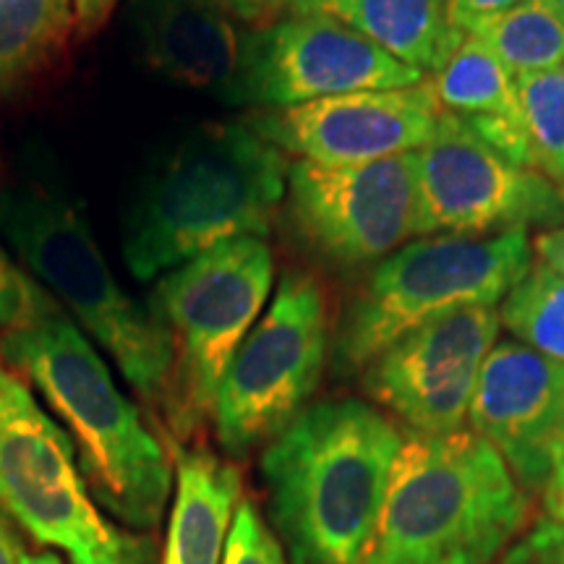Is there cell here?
<instances>
[{
    "mask_svg": "<svg viewBox=\"0 0 564 564\" xmlns=\"http://www.w3.org/2000/svg\"><path fill=\"white\" fill-rule=\"evenodd\" d=\"M533 253L539 257L541 264L564 274V225L552 230H541L533 238Z\"/></svg>",
    "mask_w": 564,
    "mask_h": 564,
    "instance_id": "obj_30",
    "label": "cell"
},
{
    "mask_svg": "<svg viewBox=\"0 0 564 564\" xmlns=\"http://www.w3.org/2000/svg\"><path fill=\"white\" fill-rule=\"evenodd\" d=\"M528 514V494L476 432L405 434L361 564H497Z\"/></svg>",
    "mask_w": 564,
    "mask_h": 564,
    "instance_id": "obj_4",
    "label": "cell"
},
{
    "mask_svg": "<svg viewBox=\"0 0 564 564\" xmlns=\"http://www.w3.org/2000/svg\"><path fill=\"white\" fill-rule=\"evenodd\" d=\"M429 82L444 110L514 165L535 171L518 82L484 45L465 37Z\"/></svg>",
    "mask_w": 564,
    "mask_h": 564,
    "instance_id": "obj_18",
    "label": "cell"
},
{
    "mask_svg": "<svg viewBox=\"0 0 564 564\" xmlns=\"http://www.w3.org/2000/svg\"><path fill=\"white\" fill-rule=\"evenodd\" d=\"M0 514L66 564H154L147 535L95 502L74 444L30 384L0 361Z\"/></svg>",
    "mask_w": 564,
    "mask_h": 564,
    "instance_id": "obj_7",
    "label": "cell"
},
{
    "mask_svg": "<svg viewBox=\"0 0 564 564\" xmlns=\"http://www.w3.org/2000/svg\"><path fill=\"white\" fill-rule=\"evenodd\" d=\"M499 329L497 306H468L426 322L366 366L364 392L408 434L460 432Z\"/></svg>",
    "mask_w": 564,
    "mask_h": 564,
    "instance_id": "obj_13",
    "label": "cell"
},
{
    "mask_svg": "<svg viewBox=\"0 0 564 564\" xmlns=\"http://www.w3.org/2000/svg\"><path fill=\"white\" fill-rule=\"evenodd\" d=\"M118 0H74V19L76 32L82 37H91L97 30L108 24L110 13L116 11Z\"/></svg>",
    "mask_w": 564,
    "mask_h": 564,
    "instance_id": "obj_29",
    "label": "cell"
},
{
    "mask_svg": "<svg viewBox=\"0 0 564 564\" xmlns=\"http://www.w3.org/2000/svg\"><path fill=\"white\" fill-rule=\"evenodd\" d=\"M423 79V70L340 21L288 13L243 34L228 100L280 110L352 91L413 87Z\"/></svg>",
    "mask_w": 564,
    "mask_h": 564,
    "instance_id": "obj_11",
    "label": "cell"
},
{
    "mask_svg": "<svg viewBox=\"0 0 564 564\" xmlns=\"http://www.w3.org/2000/svg\"><path fill=\"white\" fill-rule=\"evenodd\" d=\"M535 262L525 230L421 236L382 259L352 295L329 348L337 373H361L394 340L444 314L499 306Z\"/></svg>",
    "mask_w": 564,
    "mask_h": 564,
    "instance_id": "obj_6",
    "label": "cell"
},
{
    "mask_svg": "<svg viewBox=\"0 0 564 564\" xmlns=\"http://www.w3.org/2000/svg\"><path fill=\"white\" fill-rule=\"evenodd\" d=\"M288 162L249 123H204L150 160L121 215V253L154 280L232 238L270 232Z\"/></svg>",
    "mask_w": 564,
    "mask_h": 564,
    "instance_id": "obj_2",
    "label": "cell"
},
{
    "mask_svg": "<svg viewBox=\"0 0 564 564\" xmlns=\"http://www.w3.org/2000/svg\"><path fill=\"white\" fill-rule=\"evenodd\" d=\"M74 32V0H0V97L51 66Z\"/></svg>",
    "mask_w": 564,
    "mask_h": 564,
    "instance_id": "obj_20",
    "label": "cell"
},
{
    "mask_svg": "<svg viewBox=\"0 0 564 564\" xmlns=\"http://www.w3.org/2000/svg\"><path fill=\"white\" fill-rule=\"evenodd\" d=\"M0 232L139 398L162 415L173 369L171 340L150 308L118 285L82 204L51 183L17 181L0 192Z\"/></svg>",
    "mask_w": 564,
    "mask_h": 564,
    "instance_id": "obj_5",
    "label": "cell"
},
{
    "mask_svg": "<svg viewBox=\"0 0 564 564\" xmlns=\"http://www.w3.org/2000/svg\"><path fill=\"white\" fill-rule=\"evenodd\" d=\"M0 361L45 398L74 444L91 497L110 520L133 533L154 531L173 502L171 449L58 301L0 335Z\"/></svg>",
    "mask_w": 564,
    "mask_h": 564,
    "instance_id": "obj_1",
    "label": "cell"
},
{
    "mask_svg": "<svg viewBox=\"0 0 564 564\" xmlns=\"http://www.w3.org/2000/svg\"><path fill=\"white\" fill-rule=\"evenodd\" d=\"M241 470L204 447H175L173 507L162 564H223L238 502Z\"/></svg>",
    "mask_w": 564,
    "mask_h": 564,
    "instance_id": "obj_17",
    "label": "cell"
},
{
    "mask_svg": "<svg viewBox=\"0 0 564 564\" xmlns=\"http://www.w3.org/2000/svg\"><path fill=\"white\" fill-rule=\"evenodd\" d=\"M285 11L340 21L426 76L465 40L449 26L444 0H285Z\"/></svg>",
    "mask_w": 564,
    "mask_h": 564,
    "instance_id": "obj_19",
    "label": "cell"
},
{
    "mask_svg": "<svg viewBox=\"0 0 564 564\" xmlns=\"http://www.w3.org/2000/svg\"><path fill=\"white\" fill-rule=\"evenodd\" d=\"M24 554L26 552L21 546V533L0 514V564H21Z\"/></svg>",
    "mask_w": 564,
    "mask_h": 564,
    "instance_id": "obj_32",
    "label": "cell"
},
{
    "mask_svg": "<svg viewBox=\"0 0 564 564\" xmlns=\"http://www.w3.org/2000/svg\"><path fill=\"white\" fill-rule=\"evenodd\" d=\"M518 3L520 0H444V13L455 32L468 34L484 19L497 17Z\"/></svg>",
    "mask_w": 564,
    "mask_h": 564,
    "instance_id": "obj_27",
    "label": "cell"
},
{
    "mask_svg": "<svg viewBox=\"0 0 564 564\" xmlns=\"http://www.w3.org/2000/svg\"><path fill=\"white\" fill-rule=\"evenodd\" d=\"M497 564H564V523L541 520L520 535Z\"/></svg>",
    "mask_w": 564,
    "mask_h": 564,
    "instance_id": "obj_26",
    "label": "cell"
},
{
    "mask_svg": "<svg viewBox=\"0 0 564 564\" xmlns=\"http://www.w3.org/2000/svg\"><path fill=\"white\" fill-rule=\"evenodd\" d=\"M329 348L322 285L308 272H285L270 308L225 369L212 415L223 453L241 460L278 440L308 408Z\"/></svg>",
    "mask_w": 564,
    "mask_h": 564,
    "instance_id": "obj_9",
    "label": "cell"
},
{
    "mask_svg": "<svg viewBox=\"0 0 564 564\" xmlns=\"http://www.w3.org/2000/svg\"><path fill=\"white\" fill-rule=\"evenodd\" d=\"M21 564H66V562L53 552H40V554H24V562Z\"/></svg>",
    "mask_w": 564,
    "mask_h": 564,
    "instance_id": "obj_33",
    "label": "cell"
},
{
    "mask_svg": "<svg viewBox=\"0 0 564 564\" xmlns=\"http://www.w3.org/2000/svg\"><path fill=\"white\" fill-rule=\"evenodd\" d=\"M544 512L549 520H556V523H564V457L562 463L556 465L554 476L549 478L544 494Z\"/></svg>",
    "mask_w": 564,
    "mask_h": 564,
    "instance_id": "obj_31",
    "label": "cell"
},
{
    "mask_svg": "<svg viewBox=\"0 0 564 564\" xmlns=\"http://www.w3.org/2000/svg\"><path fill=\"white\" fill-rule=\"evenodd\" d=\"M51 303L53 295L37 285L30 274L21 272L0 243V329L9 333V329L24 327Z\"/></svg>",
    "mask_w": 564,
    "mask_h": 564,
    "instance_id": "obj_25",
    "label": "cell"
},
{
    "mask_svg": "<svg viewBox=\"0 0 564 564\" xmlns=\"http://www.w3.org/2000/svg\"><path fill=\"white\" fill-rule=\"evenodd\" d=\"M514 82L535 171L564 188V63Z\"/></svg>",
    "mask_w": 564,
    "mask_h": 564,
    "instance_id": "obj_23",
    "label": "cell"
},
{
    "mask_svg": "<svg viewBox=\"0 0 564 564\" xmlns=\"http://www.w3.org/2000/svg\"><path fill=\"white\" fill-rule=\"evenodd\" d=\"M272 278L270 246L243 236L175 267L154 285L147 308L173 348L162 419L175 442L212 423L225 369L262 316Z\"/></svg>",
    "mask_w": 564,
    "mask_h": 564,
    "instance_id": "obj_8",
    "label": "cell"
},
{
    "mask_svg": "<svg viewBox=\"0 0 564 564\" xmlns=\"http://www.w3.org/2000/svg\"><path fill=\"white\" fill-rule=\"evenodd\" d=\"M552 3L556 6V9H560V11L564 13V0H552Z\"/></svg>",
    "mask_w": 564,
    "mask_h": 564,
    "instance_id": "obj_34",
    "label": "cell"
},
{
    "mask_svg": "<svg viewBox=\"0 0 564 564\" xmlns=\"http://www.w3.org/2000/svg\"><path fill=\"white\" fill-rule=\"evenodd\" d=\"M131 30L154 74L178 87L228 97L241 37L209 0H133Z\"/></svg>",
    "mask_w": 564,
    "mask_h": 564,
    "instance_id": "obj_16",
    "label": "cell"
},
{
    "mask_svg": "<svg viewBox=\"0 0 564 564\" xmlns=\"http://www.w3.org/2000/svg\"><path fill=\"white\" fill-rule=\"evenodd\" d=\"M223 564H288L285 549L251 499H241L236 507Z\"/></svg>",
    "mask_w": 564,
    "mask_h": 564,
    "instance_id": "obj_24",
    "label": "cell"
},
{
    "mask_svg": "<svg viewBox=\"0 0 564 564\" xmlns=\"http://www.w3.org/2000/svg\"><path fill=\"white\" fill-rule=\"evenodd\" d=\"M413 162L419 238H489L564 225L562 188L544 173L514 165L453 112H442Z\"/></svg>",
    "mask_w": 564,
    "mask_h": 564,
    "instance_id": "obj_10",
    "label": "cell"
},
{
    "mask_svg": "<svg viewBox=\"0 0 564 564\" xmlns=\"http://www.w3.org/2000/svg\"><path fill=\"white\" fill-rule=\"evenodd\" d=\"M432 82L259 110L249 123L282 154L319 165H364L421 150L442 118Z\"/></svg>",
    "mask_w": 564,
    "mask_h": 564,
    "instance_id": "obj_14",
    "label": "cell"
},
{
    "mask_svg": "<svg viewBox=\"0 0 564 564\" xmlns=\"http://www.w3.org/2000/svg\"><path fill=\"white\" fill-rule=\"evenodd\" d=\"M405 434L358 398L308 405L264 447L262 481L288 564H361Z\"/></svg>",
    "mask_w": 564,
    "mask_h": 564,
    "instance_id": "obj_3",
    "label": "cell"
},
{
    "mask_svg": "<svg viewBox=\"0 0 564 564\" xmlns=\"http://www.w3.org/2000/svg\"><path fill=\"white\" fill-rule=\"evenodd\" d=\"M465 37L484 45L514 79L564 63V13L552 0H520L484 19Z\"/></svg>",
    "mask_w": 564,
    "mask_h": 564,
    "instance_id": "obj_21",
    "label": "cell"
},
{
    "mask_svg": "<svg viewBox=\"0 0 564 564\" xmlns=\"http://www.w3.org/2000/svg\"><path fill=\"white\" fill-rule=\"evenodd\" d=\"M562 194H564V188H562Z\"/></svg>",
    "mask_w": 564,
    "mask_h": 564,
    "instance_id": "obj_35",
    "label": "cell"
},
{
    "mask_svg": "<svg viewBox=\"0 0 564 564\" xmlns=\"http://www.w3.org/2000/svg\"><path fill=\"white\" fill-rule=\"evenodd\" d=\"M470 432L525 494H544L564 457V369L518 340H497L478 373Z\"/></svg>",
    "mask_w": 564,
    "mask_h": 564,
    "instance_id": "obj_15",
    "label": "cell"
},
{
    "mask_svg": "<svg viewBox=\"0 0 564 564\" xmlns=\"http://www.w3.org/2000/svg\"><path fill=\"white\" fill-rule=\"evenodd\" d=\"M215 9H220L225 17L243 21L251 26H267L280 19L285 11V0H209Z\"/></svg>",
    "mask_w": 564,
    "mask_h": 564,
    "instance_id": "obj_28",
    "label": "cell"
},
{
    "mask_svg": "<svg viewBox=\"0 0 564 564\" xmlns=\"http://www.w3.org/2000/svg\"><path fill=\"white\" fill-rule=\"evenodd\" d=\"M499 322L512 340L564 369V274L533 262L525 278L499 303Z\"/></svg>",
    "mask_w": 564,
    "mask_h": 564,
    "instance_id": "obj_22",
    "label": "cell"
},
{
    "mask_svg": "<svg viewBox=\"0 0 564 564\" xmlns=\"http://www.w3.org/2000/svg\"><path fill=\"white\" fill-rule=\"evenodd\" d=\"M285 202L295 232L340 267L379 264L419 238L413 152L364 165L295 160Z\"/></svg>",
    "mask_w": 564,
    "mask_h": 564,
    "instance_id": "obj_12",
    "label": "cell"
}]
</instances>
